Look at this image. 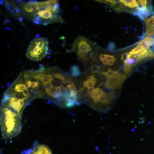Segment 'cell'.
Wrapping results in <instances>:
<instances>
[{
    "label": "cell",
    "instance_id": "obj_1",
    "mask_svg": "<svg viewBox=\"0 0 154 154\" xmlns=\"http://www.w3.org/2000/svg\"><path fill=\"white\" fill-rule=\"evenodd\" d=\"M21 116L6 108L0 106V125L3 138H11L20 133L22 129Z\"/></svg>",
    "mask_w": 154,
    "mask_h": 154
},
{
    "label": "cell",
    "instance_id": "obj_2",
    "mask_svg": "<svg viewBox=\"0 0 154 154\" xmlns=\"http://www.w3.org/2000/svg\"><path fill=\"white\" fill-rule=\"evenodd\" d=\"M39 40L34 39L28 47L26 53L27 56L31 60L35 61L41 60L45 56L50 54L47 52L48 42L46 38L41 39Z\"/></svg>",
    "mask_w": 154,
    "mask_h": 154
},
{
    "label": "cell",
    "instance_id": "obj_3",
    "mask_svg": "<svg viewBox=\"0 0 154 154\" xmlns=\"http://www.w3.org/2000/svg\"><path fill=\"white\" fill-rule=\"evenodd\" d=\"M110 68L107 72H103L102 74L106 78L105 87L111 90L121 88L126 78V75L117 71H112Z\"/></svg>",
    "mask_w": 154,
    "mask_h": 154
},
{
    "label": "cell",
    "instance_id": "obj_4",
    "mask_svg": "<svg viewBox=\"0 0 154 154\" xmlns=\"http://www.w3.org/2000/svg\"><path fill=\"white\" fill-rule=\"evenodd\" d=\"M95 43L85 37L80 36L75 40L72 47L76 53H84L89 56L94 48Z\"/></svg>",
    "mask_w": 154,
    "mask_h": 154
},
{
    "label": "cell",
    "instance_id": "obj_5",
    "mask_svg": "<svg viewBox=\"0 0 154 154\" xmlns=\"http://www.w3.org/2000/svg\"><path fill=\"white\" fill-rule=\"evenodd\" d=\"M154 55L153 51L149 48L144 50L137 54H127L125 59L133 60L135 62V65L142 61L153 58Z\"/></svg>",
    "mask_w": 154,
    "mask_h": 154
},
{
    "label": "cell",
    "instance_id": "obj_6",
    "mask_svg": "<svg viewBox=\"0 0 154 154\" xmlns=\"http://www.w3.org/2000/svg\"><path fill=\"white\" fill-rule=\"evenodd\" d=\"M154 44V38L146 37L140 41L138 45L130 52L129 54H137L143 51L144 50L149 48Z\"/></svg>",
    "mask_w": 154,
    "mask_h": 154
},
{
    "label": "cell",
    "instance_id": "obj_7",
    "mask_svg": "<svg viewBox=\"0 0 154 154\" xmlns=\"http://www.w3.org/2000/svg\"><path fill=\"white\" fill-rule=\"evenodd\" d=\"M28 154H52L50 148L44 144H37L29 151Z\"/></svg>",
    "mask_w": 154,
    "mask_h": 154
},
{
    "label": "cell",
    "instance_id": "obj_8",
    "mask_svg": "<svg viewBox=\"0 0 154 154\" xmlns=\"http://www.w3.org/2000/svg\"><path fill=\"white\" fill-rule=\"evenodd\" d=\"M146 25V34L151 37L153 35V29L154 28V16H152L145 21Z\"/></svg>",
    "mask_w": 154,
    "mask_h": 154
},
{
    "label": "cell",
    "instance_id": "obj_9",
    "mask_svg": "<svg viewBox=\"0 0 154 154\" xmlns=\"http://www.w3.org/2000/svg\"><path fill=\"white\" fill-rule=\"evenodd\" d=\"M41 7L38 3H25L23 5V8L26 11L28 12H33L37 11Z\"/></svg>",
    "mask_w": 154,
    "mask_h": 154
},
{
    "label": "cell",
    "instance_id": "obj_10",
    "mask_svg": "<svg viewBox=\"0 0 154 154\" xmlns=\"http://www.w3.org/2000/svg\"><path fill=\"white\" fill-rule=\"evenodd\" d=\"M119 2L126 7L131 8L137 7L139 5V3L135 0H121Z\"/></svg>",
    "mask_w": 154,
    "mask_h": 154
},
{
    "label": "cell",
    "instance_id": "obj_11",
    "mask_svg": "<svg viewBox=\"0 0 154 154\" xmlns=\"http://www.w3.org/2000/svg\"><path fill=\"white\" fill-rule=\"evenodd\" d=\"M71 75L76 76L80 74L79 67L77 65H74L71 68Z\"/></svg>",
    "mask_w": 154,
    "mask_h": 154
},
{
    "label": "cell",
    "instance_id": "obj_12",
    "mask_svg": "<svg viewBox=\"0 0 154 154\" xmlns=\"http://www.w3.org/2000/svg\"><path fill=\"white\" fill-rule=\"evenodd\" d=\"M133 67L129 64H125L123 68V71L125 74H129L132 72Z\"/></svg>",
    "mask_w": 154,
    "mask_h": 154
},
{
    "label": "cell",
    "instance_id": "obj_13",
    "mask_svg": "<svg viewBox=\"0 0 154 154\" xmlns=\"http://www.w3.org/2000/svg\"><path fill=\"white\" fill-rule=\"evenodd\" d=\"M139 13L143 17H147L149 15V13L147 8H139L138 9Z\"/></svg>",
    "mask_w": 154,
    "mask_h": 154
},
{
    "label": "cell",
    "instance_id": "obj_14",
    "mask_svg": "<svg viewBox=\"0 0 154 154\" xmlns=\"http://www.w3.org/2000/svg\"><path fill=\"white\" fill-rule=\"evenodd\" d=\"M100 67L95 65H92L91 67L90 70L92 73H96L98 70L100 69Z\"/></svg>",
    "mask_w": 154,
    "mask_h": 154
},
{
    "label": "cell",
    "instance_id": "obj_15",
    "mask_svg": "<svg viewBox=\"0 0 154 154\" xmlns=\"http://www.w3.org/2000/svg\"><path fill=\"white\" fill-rule=\"evenodd\" d=\"M138 1L141 5L142 7L144 8H147V1L145 0H139Z\"/></svg>",
    "mask_w": 154,
    "mask_h": 154
},
{
    "label": "cell",
    "instance_id": "obj_16",
    "mask_svg": "<svg viewBox=\"0 0 154 154\" xmlns=\"http://www.w3.org/2000/svg\"><path fill=\"white\" fill-rule=\"evenodd\" d=\"M78 91L76 90H73L71 91L70 96H76L78 94Z\"/></svg>",
    "mask_w": 154,
    "mask_h": 154
},
{
    "label": "cell",
    "instance_id": "obj_17",
    "mask_svg": "<svg viewBox=\"0 0 154 154\" xmlns=\"http://www.w3.org/2000/svg\"><path fill=\"white\" fill-rule=\"evenodd\" d=\"M114 48V45L112 43H110L108 45V49L110 50H112Z\"/></svg>",
    "mask_w": 154,
    "mask_h": 154
},
{
    "label": "cell",
    "instance_id": "obj_18",
    "mask_svg": "<svg viewBox=\"0 0 154 154\" xmlns=\"http://www.w3.org/2000/svg\"><path fill=\"white\" fill-rule=\"evenodd\" d=\"M95 77V75L94 74L92 75L91 76H88L87 78V80L90 81L92 78Z\"/></svg>",
    "mask_w": 154,
    "mask_h": 154
},
{
    "label": "cell",
    "instance_id": "obj_19",
    "mask_svg": "<svg viewBox=\"0 0 154 154\" xmlns=\"http://www.w3.org/2000/svg\"><path fill=\"white\" fill-rule=\"evenodd\" d=\"M28 3H38V1L37 0H31L28 1Z\"/></svg>",
    "mask_w": 154,
    "mask_h": 154
},
{
    "label": "cell",
    "instance_id": "obj_20",
    "mask_svg": "<svg viewBox=\"0 0 154 154\" xmlns=\"http://www.w3.org/2000/svg\"><path fill=\"white\" fill-rule=\"evenodd\" d=\"M14 10L15 11L17 12V13H21V12L20 10L17 7H15V8H14Z\"/></svg>",
    "mask_w": 154,
    "mask_h": 154
},
{
    "label": "cell",
    "instance_id": "obj_21",
    "mask_svg": "<svg viewBox=\"0 0 154 154\" xmlns=\"http://www.w3.org/2000/svg\"><path fill=\"white\" fill-rule=\"evenodd\" d=\"M33 21L34 23L36 24H38L40 21V20H37V19H34Z\"/></svg>",
    "mask_w": 154,
    "mask_h": 154
},
{
    "label": "cell",
    "instance_id": "obj_22",
    "mask_svg": "<svg viewBox=\"0 0 154 154\" xmlns=\"http://www.w3.org/2000/svg\"><path fill=\"white\" fill-rule=\"evenodd\" d=\"M42 24L44 25H48V23L46 21L42 23Z\"/></svg>",
    "mask_w": 154,
    "mask_h": 154
},
{
    "label": "cell",
    "instance_id": "obj_23",
    "mask_svg": "<svg viewBox=\"0 0 154 154\" xmlns=\"http://www.w3.org/2000/svg\"><path fill=\"white\" fill-rule=\"evenodd\" d=\"M19 21L21 22H23V18L22 17H20L19 18Z\"/></svg>",
    "mask_w": 154,
    "mask_h": 154
},
{
    "label": "cell",
    "instance_id": "obj_24",
    "mask_svg": "<svg viewBox=\"0 0 154 154\" xmlns=\"http://www.w3.org/2000/svg\"><path fill=\"white\" fill-rule=\"evenodd\" d=\"M10 5V4L8 3H7L5 4V6L7 7H9Z\"/></svg>",
    "mask_w": 154,
    "mask_h": 154
},
{
    "label": "cell",
    "instance_id": "obj_25",
    "mask_svg": "<svg viewBox=\"0 0 154 154\" xmlns=\"http://www.w3.org/2000/svg\"><path fill=\"white\" fill-rule=\"evenodd\" d=\"M39 35H40V34H38L35 36V37L36 38L37 37H39Z\"/></svg>",
    "mask_w": 154,
    "mask_h": 154
},
{
    "label": "cell",
    "instance_id": "obj_26",
    "mask_svg": "<svg viewBox=\"0 0 154 154\" xmlns=\"http://www.w3.org/2000/svg\"><path fill=\"white\" fill-rule=\"evenodd\" d=\"M3 2H0V4L1 5H3Z\"/></svg>",
    "mask_w": 154,
    "mask_h": 154
},
{
    "label": "cell",
    "instance_id": "obj_27",
    "mask_svg": "<svg viewBox=\"0 0 154 154\" xmlns=\"http://www.w3.org/2000/svg\"><path fill=\"white\" fill-rule=\"evenodd\" d=\"M5 28L7 29H8V30H10L11 29V28H7V27H5Z\"/></svg>",
    "mask_w": 154,
    "mask_h": 154
},
{
    "label": "cell",
    "instance_id": "obj_28",
    "mask_svg": "<svg viewBox=\"0 0 154 154\" xmlns=\"http://www.w3.org/2000/svg\"><path fill=\"white\" fill-rule=\"evenodd\" d=\"M11 12H12V13H14V11L13 10H11Z\"/></svg>",
    "mask_w": 154,
    "mask_h": 154
},
{
    "label": "cell",
    "instance_id": "obj_29",
    "mask_svg": "<svg viewBox=\"0 0 154 154\" xmlns=\"http://www.w3.org/2000/svg\"><path fill=\"white\" fill-rule=\"evenodd\" d=\"M15 19H16V21H18V20H17V17H15Z\"/></svg>",
    "mask_w": 154,
    "mask_h": 154
},
{
    "label": "cell",
    "instance_id": "obj_30",
    "mask_svg": "<svg viewBox=\"0 0 154 154\" xmlns=\"http://www.w3.org/2000/svg\"><path fill=\"white\" fill-rule=\"evenodd\" d=\"M7 9L8 10H9L10 9L9 7H7Z\"/></svg>",
    "mask_w": 154,
    "mask_h": 154
},
{
    "label": "cell",
    "instance_id": "obj_31",
    "mask_svg": "<svg viewBox=\"0 0 154 154\" xmlns=\"http://www.w3.org/2000/svg\"><path fill=\"white\" fill-rule=\"evenodd\" d=\"M5 23H6V20H5V21H4V24H5Z\"/></svg>",
    "mask_w": 154,
    "mask_h": 154
},
{
    "label": "cell",
    "instance_id": "obj_32",
    "mask_svg": "<svg viewBox=\"0 0 154 154\" xmlns=\"http://www.w3.org/2000/svg\"><path fill=\"white\" fill-rule=\"evenodd\" d=\"M7 22H9V21L8 20H7Z\"/></svg>",
    "mask_w": 154,
    "mask_h": 154
},
{
    "label": "cell",
    "instance_id": "obj_33",
    "mask_svg": "<svg viewBox=\"0 0 154 154\" xmlns=\"http://www.w3.org/2000/svg\"><path fill=\"white\" fill-rule=\"evenodd\" d=\"M19 1V2H21V0H19V1Z\"/></svg>",
    "mask_w": 154,
    "mask_h": 154
}]
</instances>
